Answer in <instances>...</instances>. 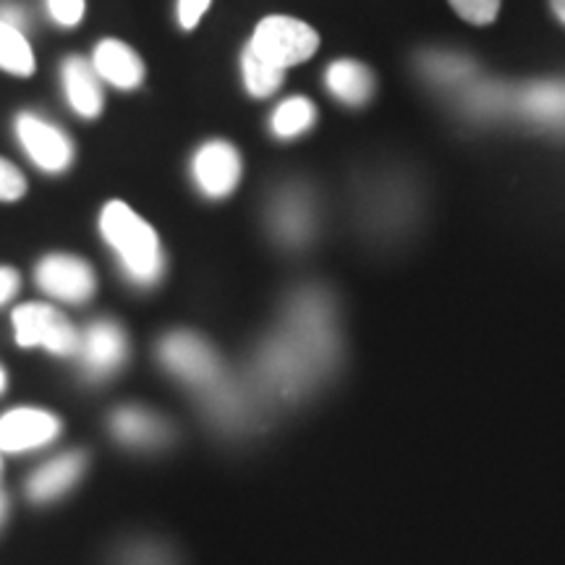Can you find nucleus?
<instances>
[{"instance_id":"1","label":"nucleus","mask_w":565,"mask_h":565,"mask_svg":"<svg viewBox=\"0 0 565 565\" xmlns=\"http://www.w3.org/2000/svg\"><path fill=\"white\" fill-rule=\"evenodd\" d=\"M103 238L118 254L126 273L139 286H154L166 270V257L158 233L145 217H139L129 204L121 200H113L105 204L100 215Z\"/></svg>"},{"instance_id":"2","label":"nucleus","mask_w":565,"mask_h":565,"mask_svg":"<svg viewBox=\"0 0 565 565\" xmlns=\"http://www.w3.org/2000/svg\"><path fill=\"white\" fill-rule=\"evenodd\" d=\"M249 47L259 58L278 68L301 66L320 47V34L312 26L294 17H267L254 30Z\"/></svg>"},{"instance_id":"3","label":"nucleus","mask_w":565,"mask_h":565,"mask_svg":"<svg viewBox=\"0 0 565 565\" xmlns=\"http://www.w3.org/2000/svg\"><path fill=\"white\" fill-rule=\"evenodd\" d=\"M13 328H17V343L24 349L42 345V349L58 353V356H74L79 353L82 338L58 309L47 303H21L13 309Z\"/></svg>"},{"instance_id":"4","label":"nucleus","mask_w":565,"mask_h":565,"mask_svg":"<svg viewBox=\"0 0 565 565\" xmlns=\"http://www.w3.org/2000/svg\"><path fill=\"white\" fill-rule=\"evenodd\" d=\"M160 359L181 380L202 387L204 393L215 391L223 383V364L207 341L194 333H173L160 343Z\"/></svg>"},{"instance_id":"5","label":"nucleus","mask_w":565,"mask_h":565,"mask_svg":"<svg viewBox=\"0 0 565 565\" xmlns=\"http://www.w3.org/2000/svg\"><path fill=\"white\" fill-rule=\"evenodd\" d=\"M38 282L42 291L68 303L89 301L97 288L95 270L74 254H47L38 265Z\"/></svg>"},{"instance_id":"6","label":"nucleus","mask_w":565,"mask_h":565,"mask_svg":"<svg viewBox=\"0 0 565 565\" xmlns=\"http://www.w3.org/2000/svg\"><path fill=\"white\" fill-rule=\"evenodd\" d=\"M17 134L26 154L38 162L42 171L61 173L74 160V145H71L66 134L55 129L53 124H47L45 118L34 116V113H21L17 121Z\"/></svg>"},{"instance_id":"7","label":"nucleus","mask_w":565,"mask_h":565,"mask_svg":"<svg viewBox=\"0 0 565 565\" xmlns=\"http://www.w3.org/2000/svg\"><path fill=\"white\" fill-rule=\"evenodd\" d=\"M194 179L212 200L236 192L242 179V158L231 141H207L194 154Z\"/></svg>"},{"instance_id":"8","label":"nucleus","mask_w":565,"mask_h":565,"mask_svg":"<svg viewBox=\"0 0 565 565\" xmlns=\"http://www.w3.org/2000/svg\"><path fill=\"white\" fill-rule=\"evenodd\" d=\"M61 433V422L53 414L40 408H17L0 419V450L19 454V450L42 448L53 443Z\"/></svg>"},{"instance_id":"9","label":"nucleus","mask_w":565,"mask_h":565,"mask_svg":"<svg viewBox=\"0 0 565 565\" xmlns=\"http://www.w3.org/2000/svg\"><path fill=\"white\" fill-rule=\"evenodd\" d=\"M79 353L92 377H108L110 372H116L126 362L124 330L110 320L89 324L82 338Z\"/></svg>"},{"instance_id":"10","label":"nucleus","mask_w":565,"mask_h":565,"mask_svg":"<svg viewBox=\"0 0 565 565\" xmlns=\"http://www.w3.org/2000/svg\"><path fill=\"white\" fill-rule=\"evenodd\" d=\"M92 66L100 74V79L110 82L118 89H137L147 74L145 61L139 58V53L126 45V42L113 38L103 40L95 47Z\"/></svg>"},{"instance_id":"11","label":"nucleus","mask_w":565,"mask_h":565,"mask_svg":"<svg viewBox=\"0 0 565 565\" xmlns=\"http://www.w3.org/2000/svg\"><path fill=\"white\" fill-rule=\"evenodd\" d=\"M63 84H66V95L71 108L79 113L87 121L103 116L105 110V92L100 84V74L95 66L84 58H68L63 66Z\"/></svg>"},{"instance_id":"12","label":"nucleus","mask_w":565,"mask_h":565,"mask_svg":"<svg viewBox=\"0 0 565 565\" xmlns=\"http://www.w3.org/2000/svg\"><path fill=\"white\" fill-rule=\"evenodd\" d=\"M84 466H87V458H84V454H66V456L55 458V461L42 466L38 475L30 479L26 492H30V498L34 500V503H47V500H55L58 494H63L76 484V479L82 477Z\"/></svg>"},{"instance_id":"13","label":"nucleus","mask_w":565,"mask_h":565,"mask_svg":"<svg viewBox=\"0 0 565 565\" xmlns=\"http://www.w3.org/2000/svg\"><path fill=\"white\" fill-rule=\"evenodd\" d=\"M328 89L330 95H335L343 105L351 108H362L372 100L374 95V76L364 63L343 58L335 61L328 68Z\"/></svg>"},{"instance_id":"14","label":"nucleus","mask_w":565,"mask_h":565,"mask_svg":"<svg viewBox=\"0 0 565 565\" xmlns=\"http://www.w3.org/2000/svg\"><path fill=\"white\" fill-rule=\"evenodd\" d=\"M113 433L126 445H139V448H150V445H162L171 437V427L160 422L158 416L141 412V408H121L113 414L110 422Z\"/></svg>"},{"instance_id":"15","label":"nucleus","mask_w":565,"mask_h":565,"mask_svg":"<svg viewBox=\"0 0 565 565\" xmlns=\"http://www.w3.org/2000/svg\"><path fill=\"white\" fill-rule=\"evenodd\" d=\"M524 110L536 121L550 126H565V82L532 84L524 89Z\"/></svg>"},{"instance_id":"16","label":"nucleus","mask_w":565,"mask_h":565,"mask_svg":"<svg viewBox=\"0 0 565 565\" xmlns=\"http://www.w3.org/2000/svg\"><path fill=\"white\" fill-rule=\"evenodd\" d=\"M0 68L13 76L34 74V53L24 32L0 21Z\"/></svg>"},{"instance_id":"17","label":"nucleus","mask_w":565,"mask_h":565,"mask_svg":"<svg viewBox=\"0 0 565 565\" xmlns=\"http://www.w3.org/2000/svg\"><path fill=\"white\" fill-rule=\"evenodd\" d=\"M242 68H244L246 92H249L252 97H257V100H265V97L275 95L282 84V74H286L282 68L273 66V63H267L265 58H259L249 45H246V51L242 55Z\"/></svg>"},{"instance_id":"18","label":"nucleus","mask_w":565,"mask_h":565,"mask_svg":"<svg viewBox=\"0 0 565 565\" xmlns=\"http://www.w3.org/2000/svg\"><path fill=\"white\" fill-rule=\"evenodd\" d=\"M317 110L307 97H288L286 103L278 105L273 116V131L280 139H294L301 137L303 131H309L315 126Z\"/></svg>"},{"instance_id":"19","label":"nucleus","mask_w":565,"mask_h":565,"mask_svg":"<svg viewBox=\"0 0 565 565\" xmlns=\"http://www.w3.org/2000/svg\"><path fill=\"white\" fill-rule=\"evenodd\" d=\"M309 225H312V215L303 204H282L278 212V233L286 242H301V238L309 236Z\"/></svg>"},{"instance_id":"20","label":"nucleus","mask_w":565,"mask_h":565,"mask_svg":"<svg viewBox=\"0 0 565 565\" xmlns=\"http://www.w3.org/2000/svg\"><path fill=\"white\" fill-rule=\"evenodd\" d=\"M424 68H427L429 76H435V79L440 82H454L458 76L469 74L471 71V63L466 58H458V55H445V53H437V55H427L424 58Z\"/></svg>"},{"instance_id":"21","label":"nucleus","mask_w":565,"mask_h":565,"mask_svg":"<svg viewBox=\"0 0 565 565\" xmlns=\"http://www.w3.org/2000/svg\"><path fill=\"white\" fill-rule=\"evenodd\" d=\"M450 6L458 17L477 26L492 24L500 13V0H450Z\"/></svg>"},{"instance_id":"22","label":"nucleus","mask_w":565,"mask_h":565,"mask_svg":"<svg viewBox=\"0 0 565 565\" xmlns=\"http://www.w3.org/2000/svg\"><path fill=\"white\" fill-rule=\"evenodd\" d=\"M26 194L24 173L11 160L0 158V202H19Z\"/></svg>"},{"instance_id":"23","label":"nucleus","mask_w":565,"mask_h":565,"mask_svg":"<svg viewBox=\"0 0 565 565\" xmlns=\"http://www.w3.org/2000/svg\"><path fill=\"white\" fill-rule=\"evenodd\" d=\"M47 9L51 17L63 26H76L84 19V9L87 3L84 0H47Z\"/></svg>"},{"instance_id":"24","label":"nucleus","mask_w":565,"mask_h":565,"mask_svg":"<svg viewBox=\"0 0 565 565\" xmlns=\"http://www.w3.org/2000/svg\"><path fill=\"white\" fill-rule=\"evenodd\" d=\"M210 6L212 0H179V24L183 30H194Z\"/></svg>"},{"instance_id":"25","label":"nucleus","mask_w":565,"mask_h":565,"mask_svg":"<svg viewBox=\"0 0 565 565\" xmlns=\"http://www.w3.org/2000/svg\"><path fill=\"white\" fill-rule=\"evenodd\" d=\"M21 286V278L17 270L11 267H0V303H6L9 299H13Z\"/></svg>"},{"instance_id":"26","label":"nucleus","mask_w":565,"mask_h":565,"mask_svg":"<svg viewBox=\"0 0 565 565\" xmlns=\"http://www.w3.org/2000/svg\"><path fill=\"white\" fill-rule=\"evenodd\" d=\"M0 21H6V24L17 26V30H21V26L26 24V13L24 9H19V6H0Z\"/></svg>"},{"instance_id":"27","label":"nucleus","mask_w":565,"mask_h":565,"mask_svg":"<svg viewBox=\"0 0 565 565\" xmlns=\"http://www.w3.org/2000/svg\"><path fill=\"white\" fill-rule=\"evenodd\" d=\"M550 6H553V11H555V17L563 21L565 24V0H550Z\"/></svg>"},{"instance_id":"28","label":"nucleus","mask_w":565,"mask_h":565,"mask_svg":"<svg viewBox=\"0 0 565 565\" xmlns=\"http://www.w3.org/2000/svg\"><path fill=\"white\" fill-rule=\"evenodd\" d=\"M6 391V372H3V366H0V393Z\"/></svg>"},{"instance_id":"29","label":"nucleus","mask_w":565,"mask_h":565,"mask_svg":"<svg viewBox=\"0 0 565 565\" xmlns=\"http://www.w3.org/2000/svg\"><path fill=\"white\" fill-rule=\"evenodd\" d=\"M3 513H6V498L3 492H0V521H3Z\"/></svg>"}]
</instances>
